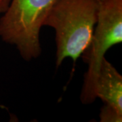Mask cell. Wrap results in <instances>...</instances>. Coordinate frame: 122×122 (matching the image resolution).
<instances>
[{"label":"cell","instance_id":"obj_1","mask_svg":"<svg viewBox=\"0 0 122 122\" xmlns=\"http://www.w3.org/2000/svg\"><path fill=\"white\" fill-rule=\"evenodd\" d=\"M98 0H56L43 26L56 32V66L66 58L74 63L89 46L97 20Z\"/></svg>","mask_w":122,"mask_h":122},{"label":"cell","instance_id":"obj_2","mask_svg":"<svg viewBox=\"0 0 122 122\" xmlns=\"http://www.w3.org/2000/svg\"><path fill=\"white\" fill-rule=\"evenodd\" d=\"M56 0H10L0 18V37L14 45L22 58L30 61L39 56L41 28Z\"/></svg>","mask_w":122,"mask_h":122},{"label":"cell","instance_id":"obj_3","mask_svg":"<svg viewBox=\"0 0 122 122\" xmlns=\"http://www.w3.org/2000/svg\"><path fill=\"white\" fill-rule=\"evenodd\" d=\"M95 26L90 45L81 56L88 65L80 96L84 105L96 100V79L106 52L122 42V0H98Z\"/></svg>","mask_w":122,"mask_h":122},{"label":"cell","instance_id":"obj_4","mask_svg":"<svg viewBox=\"0 0 122 122\" xmlns=\"http://www.w3.org/2000/svg\"><path fill=\"white\" fill-rule=\"evenodd\" d=\"M94 94L105 105L122 114V76L105 57L100 63Z\"/></svg>","mask_w":122,"mask_h":122},{"label":"cell","instance_id":"obj_5","mask_svg":"<svg viewBox=\"0 0 122 122\" xmlns=\"http://www.w3.org/2000/svg\"><path fill=\"white\" fill-rule=\"evenodd\" d=\"M100 121L101 122H122V114L118 113L113 107L104 104L100 110Z\"/></svg>","mask_w":122,"mask_h":122},{"label":"cell","instance_id":"obj_6","mask_svg":"<svg viewBox=\"0 0 122 122\" xmlns=\"http://www.w3.org/2000/svg\"><path fill=\"white\" fill-rule=\"evenodd\" d=\"M10 0H0V14H4L7 10Z\"/></svg>","mask_w":122,"mask_h":122}]
</instances>
